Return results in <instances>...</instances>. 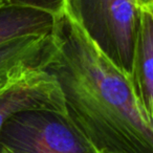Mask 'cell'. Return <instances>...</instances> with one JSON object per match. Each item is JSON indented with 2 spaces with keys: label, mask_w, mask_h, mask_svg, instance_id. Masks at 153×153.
Returning a JSON list of instances; mask_svg holds the SVG:
<instances>
[{
  "label": "cell",
  "mask_w": 153,
  "mask_h": 153,
  "mask_svg": "<svg viewBox=\"0 0 153 153\" xmlns=\"http://www.w3.org/2000/svg\"><path fill=\"white\" fill-rule=\"evenodd\" d=\"M44 69L56 79L65 117L96 153H153V120L130 80L65 9L56 16Z\"/></svg>",
  "instance_id": "1"
},
{
  "label": "cell",
  "mask_w": 153,
  "mask_h": 153,
  "mask_svg": "<svg viewBox=\"0 0 153 153\" xmlns=\"http://www.w3.org/2000/svg\"><path fill=\"white\" fill-rule=\"evenodd\" d=\"M65 11L129 78L140 7L137 0H65Z\"/></svg>",
  "instance_id": "2"
},
{
  "label": "cell",
  "mask_w": 153,
  "mask_h": 153,
  "mask_svg": "<svg viewBox=\"0 0 153 153\" xmlns=\"http://www.w3.org/2000/svg\"><path fill=\"white\" fill-rule=\"evenodd\" d=\"M0 148L12 153H96L65 114L51 110L11 117L0 132Z\"/></svg>",
  "instance_id": "3"
},
{
  "label": "cell",
  "mask_w": 153,
  "mask_h": 153,
  "mask_svg": "<svg viewBox=\"0 0 153 153\" xmlns=\"http://www.w3.org/2000/svg\"><path fill=\"white\" fill-rule=\"evenodd\" d=\"M25 110H51L65 114L57 81L43 67L25 72L0 92V132L10 117Z\"/></svg>",
  "instance_id": "4"
},
{
  "label": "cell",
  "mask_w": 153,
  "mask_h": 153,
  "mask_svg": "<svg viewBox=\"0 0 153 153\" xmlns=\"http://www.w3.org/2000/svg\"><path fill=\"white\" fill-rule=\"evenodd\" d=\"M129 80L140 106L153 120V9H140Z\"/></svg>",
  "instance_id": "5"
},
{
  "label": "cell",
  "mask_w": 153,
  "mask_h": 153,
  "mask_svg": "<svg viewBox=\"0 0 153 153\" xmlns=\"http://www.w3.org/2000/svg\"><path fill=\"white\" fill-rule=\"evenodd\" d=\"M51 45V34L19 37L0 44V92L25 72L44 67Z\"/></svg>",
  "instance_id": "6"
},
{
  "label": "cell",
  "mask_w": 153,
  "mask_h": 153,
  "mask_svg": "<svg viewBox=\"0 0 153 153\" xmlns=\"http://www.w3.org/2000/svg\"><path fill=\"white\" fill-rule=\"evenodd\" d=\"M56 16L41 10L0 1V44L19 37L49 35Z\"/></svg>",
  "instance_id": "7"
},
{
  "label": "cell",
  "mask_w": 153,
  "mask_h": 153,
  "mask_svg": "<svg viewBox=\"0 0 153 153\" xmlns=\"http://www.w3.org/2000/svg\"><path fill=\"white\" fill-rule=\"evenodd\" d=\"M1 2L20 7H33L58 15L65 7V0H0Z\"/></svg>",
  "instance_id": "8"
},
{
  "label": "cell",
  "mask_w": 153,
  "mask_h": 153,
  "mask_svg": "<svg viewBox=\"0 0 153 153\" xmlns=\"http://www.w3.org/2000/svg\"><path fill=\"white\" fill-rule=\"evenodd\" d=\"M140 9H153V0H137Z\"/></svg>",
  "instance_id": "9"
},
{
  "label": "cell",
  "mask_w": 153,
  "mask_h": 153,
  "mask_svg": "<svg viewBox=\"0 0 153 153\" xmlns=\"http://www.w3.org/2000/svg\"><path fill=\"white\" fill-rule=\"evenodd\" d=\"M0 153H12V152L5 150V149H3V148H0Z\"/></svg>",
  "instance_id": "10"
}]
</instances>
